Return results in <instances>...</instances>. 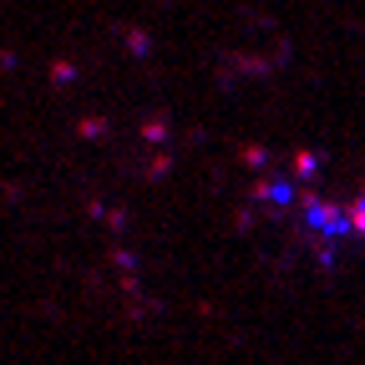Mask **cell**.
Returning a JSON list of instances; mask_svg holds the SVG:
<instances>
[{"mask_svg":"<svg viewBox=\"0 0 365 365\" xmlns=\"http://www.w3.org/2000/svg\"><path fill=\"white\" fill-rule=\"evenodd\" d=\"M350 239H360V244H365V188L350 198Z\"/></svg>","mask_w":365,"mask_h":365,"instance_id":"cell-2","label":"cell"},{"mask_svg":"<svg viewBox=\"0 0 365 365\" xmlns=\"http://www.w3.org/2000/svg\"><path fill=\"white\" fill-rule=\"evenodd\" d=\"M299 218H304V228L325 244V249H335V244H345L350 239V203H330V198H299V208H294Z\"/></svg>","mask_w":365,"mask_h":365,"instance_id":"cell-1","label":"cell"}]
</instances>
